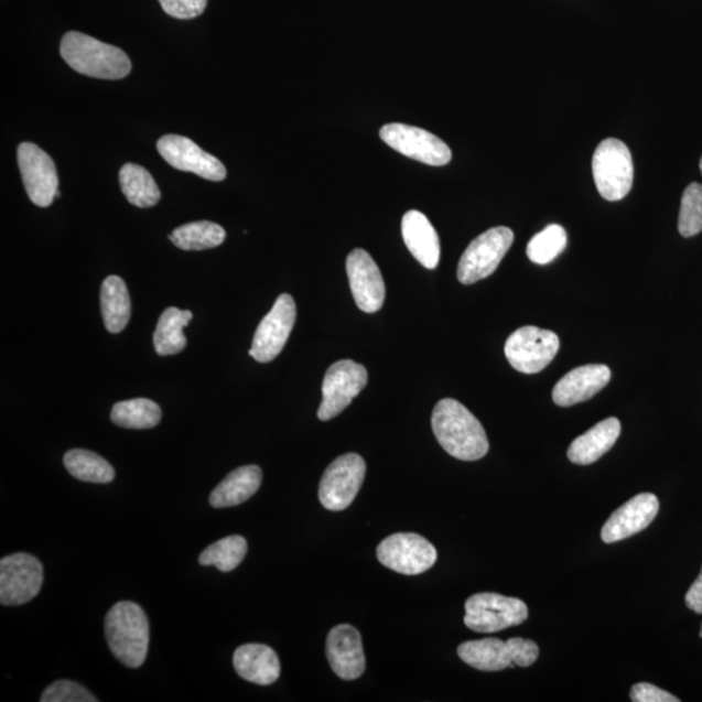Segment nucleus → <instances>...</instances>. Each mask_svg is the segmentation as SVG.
<instances>
[{
    "label": "nucleus",
    "instance_id": "f257e3e1",
    "mask_svg": "<svg viewBox=\"0 0 702 702\" xmlns=\"http://www.w3.org/2000/svg\"><path fill=\"white\" fill-rule=\"evenodd\" d=\"M432 430L444 451L460 461L482 460L489 451L482 423L453 398L441 400L433 409Z\"/></svg>",
    "mask_w": 702,
    "mask_h": 702
},
{
    "label": "nucleus",
    "instance_id": "f03ea898",
    "mask_svg": "<svg viewBox=\"0 0 702 702\" xmlns=\"http://www.w3.org/2000/svg\"><path fill=\"white\" fill-rule=\"evenodd\" d=\"M105 633L108 648L127 668L137 669L147 660L150 625L140 605L121 601L106 615Z\"/></svg>",
    "mask_w": 702,
    "mask_h": 702
},
{
    "label": "nucleus",
    "instance_id": "7ed1b4c3",
    "mask_svg": "<svg viewBox=\"0 0 702 702\" xmlns=\"http://www.w3.org/2000/svg\"><path fill=\"white\" fill-rule=\"evenodd\" d=\"M61 55L72 69L93 78L121 79L132 71V63L121 48L78 32L64 35Z\"/></svg>",
    "mask_w": 702,
    "mask_h": 702
},
{
    "label": "nucleus",
    "instance_id": "20e7f679",
    "mask_svg": "<svg viewBox=\"0 0 702 702\" xmlns=\"http://www.w3.org/2000/svg\"><path fill=\"white\" fill-rule=\"evenodd\" d=\"M538 644L522 638L503 641L495 638L466 641L458 647L461 660L480 671L530 668L539 658Z\"/></svg>",
    "mask_w": 702,
    "mask_h": 702
},
{
    "label": "nucleus",
    "instance_id": "39448f33",
    "mask_svg": "<svg viewBox=\"0 0 702 702\" xmlns=\"http://www.w3.org/2000/svg\"><path fill=\"white\" fill-rule=\"evenodd\" d=\"M592 172L601 197L624 199L634 183V162L626 144L617 139L601 142L592 159Z\"/></svg>",
    "mask_w": 702,
    "mask_h": 702
},
{
    "label": "nucleus",
    "instance_id": "423d86ee",
    "mask_svg": "<svg viewBox=\"0 0 702 702\" xmlns=\"http://www.w3.org/2000/svg\"><path fill=\"white\" fill-rule=\"evenodd\" d=\"M465 625L475 633L494 634L522 625L528 607L522 600L498 593H477L465 604Z\"/></svg>",
    "mask_w": 702,
    "mask_h": 702
},
{
    "label": "nucleus",
    "instance_id": "0eeeda50",
    "mask_svg": "<svg viewBox=\"0 0 702 702\" xmlns=\"http://www.w3.org/2000/svg\"><path fill=\"white\" fill-rule=\"evenodd\" d=\"M514 242L512 230L496 227L476 237L461 257L457 277L462 284L472 285L490 277Z\"/></svg>",
    "mask_w": 702,
    "mask_h": 702
},
{
    "label": "nucleus",
    "instance_id": "6e6552de",
    "mask_svg": "<svg viewBox=\"0 0 702 702\" xmlns=\"http://www.w3.org/2000/svg\"><path fill=\"white\" fill-rule=\"evenodd\" d=\"M559 350L560 337L554 332L532 325L511 333L505 344V356L514 370L527 375L544 370Z\"/></svg>",
    "mask_w": 702,
    "mask_h": 702
},
{
    "label": "nucleus",
    "instance_id": "1a4fd4ad",
    "mask_svg": "<svg viewBox=\"0 0 702 702\" xmlns=\"http://www.w3.org/2000/svg\"><path fill=\"white\" fill-rule=\"evenodd\" d=\"M366 462L360 455H342L325 469L320 484V499L325 509L342 511L353 504L364 484Z\"/></svg>",
    "mask_w": 702,
    "mask_h": 702
},
{
    "label": "nucleus",
    "instance_id": "9d476101",
    "mask_svg": "<svg viewBox=\"0 0 702 702\" xmlns=\"http://www.w3.org/2000/svg\"><path fill=\"white\" fill-rule=\"evenodd\" d=\"M368 374L365 366L350 359L338 360L325 372L322 393L323 400L317 418L331 421L349 407L354 398L365 389Z\"/></svg>",
    "mask_w": 702,
    "mask_h": 702
},
{
    "label": "nucleus",
    "instance_id": "9b49d317",
    "mask_svg": "<svg viewBox=\"0 0 702 702\" xmlns=\"http://www.w3.org/2000/svg\"><path fill=\"white\" fill-rule=\"evenodd\" d=\"M378 560L390 570L403 575H419L438 561V550L418 533H395L380 542Z\"/></svg>",
    "mask_w": 702,
    "mask_h": 702
},
{
    "label": "nucleus",
    "instance_id": "f8f14e48",
    "mask_svg": "<svg viewBox=\"0 0 702 702\" xmlns=\"http://www.w3.org/2000/svg\"><path fill=\"white\" fill-rule=\"evenodd\" d=\"M43 568L34 555L17 553L0 561V604L19 606L39 595Z\"/></svg>",
    "mask_w": 702,
    "mask_h": 702
},
{
    "label": "nucleus",
    "instance_id": "ddd939ff",
    "mask_svg": "<svg viewBox=\"0 0 702 702\" xmlns=\"http://www.w3.org/2000/svg\"><path fill=\"white\" fill-rule=\"evenodd\" d=\"M380 137L388 147L418 162L441 166L452 161L447 144L422 128L393 122L381 128Z\"/></svg>",
    "mask_w": 702,
    "mask_h": 702
},
{
    "label": "nucleus",
    "instance_id": "4468645a",
    "mask_svg": "<svg viewBox=\"0 0 702 702\" xmlns=\"http://www.w3.org/2000/svg\"><path fill=\"white\" fill-rule=\"evenodd\" d=\"M296 320V307L291 294H281L269 314L258 325L250 357L269 364L284 349Z\"/></svg>",
    "mask_w": 702,
    "mask_h": 702
},
{
    "label": "nucleus",
    "instance_id": "2eb2a0df",
    "mask_svg": "<svg viewBox=\"0 0 702 702\" xmlns=\"http://www.w3.org/2000/svg\"><path fill=\"white\" fill-rule=\"evenodd\" d=\"M18 161L29 198L35 206H52L60 192V177L52 156L37 144L24 142L18 149Z\"/></svg>",
    "mask_w": 702,
    "mask_h": 702
},
{
    "label": "nucleus",
    "instance_id": "dca6fc26",
    "mask_svg": "<svg viewBox=\"0 0 702 702\" xmlns=\"http://www.w3.org/2000/svg\"><path fill=\"white\" fill-rule=\"evenodd\" d=\"M158 151L164 161L183 172H192L208 181L226 180V166L212 154L206 153L197 143L186 137L169 134L158 141Z\"/></svg>",
    "mask_w": 702,
    "mask_h": 702
},
{
    "label": "nucleus",
    "instance_id": "f3484780",
    "mask_svg": "<svg viewBox=\"0 0 702 702\" xmlns=\"http://www.w3.org/2000/svg\"><path fill=\"white\" fill-rule=\"evenodd\" d=\"M346 272L357 306L367 314L379 311L386 300V284L372 257L364 249L353 250L346 260Z\"/></svg>",
    "mask_w": 702,
    "mask_h": 702
},
{
    "label": "nucleus",
    "instance_id": "a211bd4d",
    "mask_svg": "<svg viewBox=\"0 0 702 702\" xmlns=\"http://www.w3.org/2000/svg\"><path fill=\"white\" fill-rule=\"evenodd\" d=\"M658 510H660V503L654 494L635 496L607 519L601 530V539L606 544H613V542L631 538L654 522Z\"/></svg>",
    "mask_w": 702,
    "mask_h": 702
},
{
    "label": "nucleus",
    "instance_id": "6ab92c4d",
    "mask_svg": "<svg viewBox=\"0 0 702 702\" xmlns=\"http://www.w3.org/2000/svg\"><path fill=\"white\" fill-rule=\"evenodd\" d=\"M327 658L332 670L344 680L364 674L366 657L358 629L350 625L333 627L327 638Z\"/></svg>",
    "mask_w": 702,
    "mask_h": 702
},
{
    "label": "nucleus",
    "instance_id": "aec40b11",
    "mask_svg": "<svg viewBox=\"0 0 702 702\" xmlns=\"http://www.w3.org/2000/svg\"><path fill=\"white\" fill-rule=\"evenodd\" d=\"M611 378V368L605 365L577 367L555 384L553 401L561 408L588 401L609 384Z\"/></svg>",
    "mask_w": 702,
    "mask_h": 702
},
{
    "label": "nucleus",
    "instance_id": "412c9836",
    "mask_svg": "<svg viewBox=\"0 0 702 702\" xmlns=\"http://www.w3.org/2000/svg\"><path fill=\"white\" fill-rule=\"evenodd\" d=\"M401 228L403 241L412 257L425 269H436L441 255L440 240L429 217L417 209H411L404 214Z\"/></svg>",
    "mask_w": 702,
    "mask_h": 702
},
{
    "label": "nucleus",
    "instance_id": "4be33fe9",
    "mask_svg": "<svg viewBox=\"0 0 702 702\" xmlns=\"http://www.w3.org/2000/svg\"><path fill=\"white\" fill-rule=\"evenodd\" d=\"M237 674L258 685H270L280 677L281 666L277 651L264 644H245L234 655Z\"/></svg>",
    "mask_w": 702,
    "mask_h": 702
},
{
    "label": "nucleus",
    "instance_id": "5701e85b",
    "mask_svg": "<svg viewBox=\"0 0 702 702\" xmlns=\"http://www.w3.org/2000/svg\"><path fill=\"white\" fill-rule=\"evenodd\" d=\"M620 434L617 418H607L571 443L568 457L575 465L587 466L611 451Z\"/></svg>",
    "mask_w": 702,
    "mask_h": 702
},
{
    "label": "nucleus",
    "instance_id": "b1692460",
    "mask_svg": "<svg viewBox=\"0 0 702 702\" xmlns=\"http://www.w3.org/2000/svg\"><path fill=\"white\" fill-rule=\"evenodd\" d=\"M262 479V469L258 466L238 467L213 490L209 504L215 509L241 505L257 494Z\"/></svg>",
    "mask_w": 702,
    "mask_h": 702
},
{
    "label": "nucleus",
    "instance_id": "393cba45",
    "mask_svg": "<svg viewBox=\"0 0 702 702\" xmlns=\"http://www.w3.org/2000/svg\"><path fill=\"white\" fill-rule=\"evenodd\" d=\"M192 320V311L176 307L164 311L154 333V347L159 356H175L185 349L184 328Z\"/></svg>",
    "mask_w": 702,
    "mask_h": 702
},
{
    "label": "nucleus",
    "instance_id": "a878e982",
    "mask_svg": "<svg viewBox=\"0 0 702 702\" xmlns=\"http://www.w3.org/2000/svg\"><path fill=\"white\" fill-rule=\"evenodd\" d=\"M100 306L108 332L120 333L130 320V296L126 282L119 277H108L100 291Z\"/></svg>",
    "mask_w": 702,
    "mask_h": 702
},
{
    "label": "nucleus",
    "instance_id": "bb28decb",
    "mask_svg": "<svg viewBox=\"0 0 702 702\" xmlns=\"http://www.w3.org/2000/svg\"><path fill=\"white\" fill-rule=\"evenodd\" d=\"M119 179L122 193H125L129 204L133 206L153 207L162 198V193L153 176L139 164L122 165Z\"/></svg>",
    "mask_w": 702,
    "mask_h": 702
},
{
    "label": "nucleus",
    "instance_id": "cd10ccee",
    "mask_svg": "<svg viewBox=\"0 0 702 702\" xmlns=\"http://www.w3.org/2000/svg\"><path fill=\"white\" fill-rule=\"evenodd\" d=\"M111 421L128 430L154 429L162 421V410L148 398H136L116 403L111 411Z\"/></svg>",
    "mask_w": 702,
    "mask_h": 702
},
{
    "label": "nucleus",
    "instance_id": "c85d7f7f",
    "mask_svg": "<svg viewBox=\"0 0 702 702\" xmlns=\"http://www.w3.org/2000/svg\"><path fill=\"white\" fill-rule=\"evenodd\" d=\"M226 230L212 222L184 224L172 231L170 240L181 250L199 251L217 248L226 241Z\"/></svg>",
    "mask_w": 702,
    "mask_h": 702
},
{
    "label": "nucleus",
    "instance_id": "c756f323",
    "mask_svg": "<svg viewBox=\"0 0 702 702\" xmlns=\"http://www.w3.org/2000/svg\"><path fill=\"white\" fill-rule=\"evenodd\" d=\"M64 466L72 476L82 482L107 484L115 479V469L110 463L84 449H72L65 454Z\"/></svg>",
    "mask_w": 702,
    "mask_h": 702
},
{
    "label": "nucleus",
    "instance_id": "7c9ffc66",
    "mask_svg": "<svg viewBox=\"0 0 702 702\" xmlns=\"http://www.w3.org/2000/svg\"><path fill=\"white\" fill-rule=\"evenodd\" d=\"M246 553H248V542L242 537L234 534L206 548L199 555V563L202 566H215L222 573H230L240 566Z\"/></svg>",
    "mask_w": 702,
    "mask_h": 702
},
{
    "label": "nucleus",
    "instance_id": "2f4dec72",
    "mask_svg": "<svg viewBox=\"0 0 702 702\" xmlns=\"http://www.w3.org/2000/svg\"><path fill=\"white\" fill-rule=\"evenodd\" d=\"M568 234L559 224H550L527 245V257L537 264H548L566 249Z\"/></svg>",
    "mask_w": 702,
    "mask_h": 702
},
{
    "label": "nucleus",
    "instance_id": "473e14b6",
    "mask_svg": "<svg viewBox=\"0 0 702 702\" xmlns=\"http://www.w3.org/2000/svg\"><path fill=\"white\" fill-rule=\"evenodd\" d=\"M679 234L683 237H693L702 230V185L692 183L685 187L680 204L678 220Z\"/></svg>",
    "mask_w": 702,
    "mask_h": 702
},
{
    "label": "nucleus",
    "instance_id": "72a5a7b5",
    "mask_svg": "<svg viewBox=\"0 0 702 702\" xmlns=\"http://www.w3.org/2000/svg\"><path fill=\"white\" fill-rule=\"evenodd\" d=\"M94 696L82 684L71 682V680H57L47 687L42 693L41 702H97Z\"/></svg>",
    "mask_w": 702,
    "mask_h": 702
},
{
    "label": "nucleus",
    "instance_id": "f704fd0d",
    "mask_svg": "<svg viewBox=\"0 0 702 702\" xmlns=\"http://www.w3.org/2000/svg\"><path fill=\"white\" fill-rule=\"evenodd\" d=\"M159 3L165 13L181 20L198 18L207 7V0H159Z\"/></svg>",
    "mask_w": 702,
    "mask_h": 702
},
{
    "label": "nucleus",
    "instance_id": "c9c22d12",
    "mask_svg": "<svg viewBox=\"0 0 702 702\" xmlns=\"http://www.w3.org/2000/svg\"><path fill=\"white\" fill-rule=\"evenodd\" d=\"M629 698L634 702H679L680 700L669 692L649 683H638L633 687Z\"/></svg>",
    "mask_w": 702,
    "mask_h": 702
},
{
    "label": "nucleus",
    "instance_id": "e433bc0d",
    "mask_svg": "<svg viewBox=\"0 0 702 702\" xmlns=\"http://www.w3.org/2000/svg\"><path fill=\"white\" fill-rule=\"evenodd\" d=\"M685 605L692 612L702 614V569L696 581L693 582L685 595Z\"/></svg>",
    "mask_w": 702,
    "mask_h": 702
},
{
    "label": "nucleus",
    "instance_id": "4c0bfd02",
    "mask_svg": "<svg viewBox=\"0 0 702 702\" xmlns=\"http://www.w3.org/2000/svg\"><path fill=\"white\" fill-rule=\"evenodd\" d=\"M700 170H701V173H702V158H701V161H700Z\"/></svg>",
    "mask_w": 702,
    "mask_h": 702
},
{
    "label": "nucleus",
    "instance_id": "58836bf2",
    "mask_svg": "<svg viewBox=\"0 0 702 702\" xmlns=\"http://www.w3.org/2000/svg\"><path fill=\"white\" fill-rule=\"evenodd\" d=\"M700 638L702 639V625H701V628H700Z\"/></svg>",
    "mask_w": 702,
    "mask_h": 702
}]
</instances>
